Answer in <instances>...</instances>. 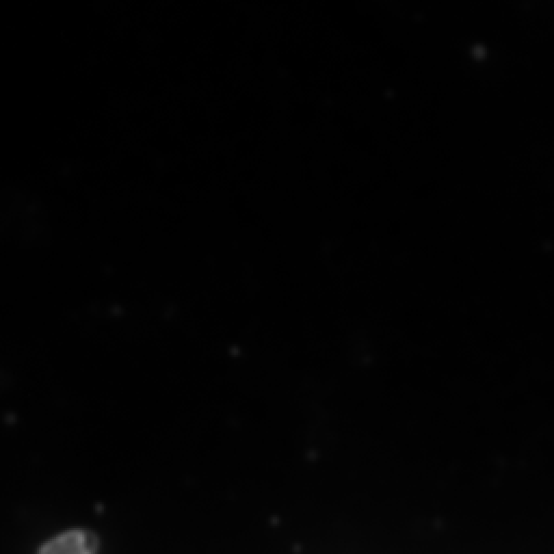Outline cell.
I'll return each instance as SVG.
<instances>
[{"label": "cell", "mask_w": 554, "mask_h": 554, "mask_svg": "<svg viewBox=\"0 0 554 554\" xmlns=\"http://www.w3.org/2000/svg\"><path fill=\"white\" fill-rule=\"evenodd\" d=\"M97 538L87 532H73L61 536L48 544L41 554H94Z\"/></svg>", "instance_id": "cell-1"}]
</instances>
